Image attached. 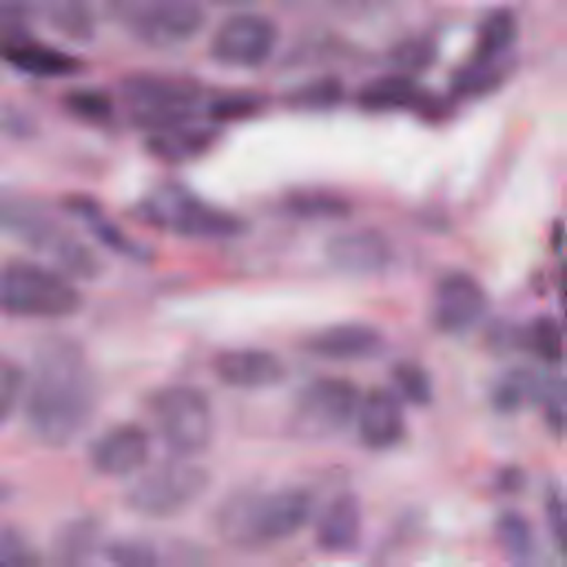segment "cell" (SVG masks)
<instances>
[{
    "mask_svg": "<svg viewBox=\"0 0 567 567\" xmlns=\"http://www.w3.org/2000/svg\"><path fill=\"white\" fill-rule=\"evenodd\" d=\"M518 29H520L518 18L512 9L507 7L489 9L476 27L472 55L467 60H474V62L505 60V55L512 51V47L518 40Z\"/></svg>",
    "mask_w": 567,
    "mask_h": 567,
    "instance_id": "cb8c5ba5",
    "label": "cell"
},
{
    "mask_svg": "<svg viewBox=\"0 0 567 567\" xmlns=\"http://www.w3.org/2000/svg\"><path fill=\"white\" fill-rule=\"evenodd\" d=\"M545 523L554 547L567 556V498L556 483H549L543 494Z\"/></svg>",
    "mask_w": 567,
    "mask_h": 567,
    "instance_id": "f35d334b",
    "label": "cell"
},
{
    "mask_svg": "<svg viewBox=\"0 0 567 567\" xmlns=\"http://www.w3.org/2000/svg\"><path fill=\"white\" fill-rule=\"evenodd\" d=\"M38 16L64 40L89 44L97 33L93 0H35Z\"/></svg>",
    "mask_w": 567,
    "mask_h": 567,
    "instance_id": "603a6c76",
    "label": "cell"
},
{
    "mask_svg": "<svg viewBox=\"0 0 567 567\" xmlns=\"http://www.w3.org/2000/svg\"><path fill=\"white\" fill-rule=\"evenodd\" d=\"M97 545V525L93 520H73L58 538V565L60 567H86Z\"/></svg>",
    "mask_w": 567,
    "mask_h": 567,
    "instance_id": "e575fe53",
    "label": "cell"
},
{
    "mask_svg": "<svg viewBox=\"0 0 567 567\" xmlns=\"http://www.w3.org/2000/svg\"><path fill=\"white\" fill-rule=\"evenodd\" d=\"M266 95L257 91H226L217 93L204 104L206 120L221 126L230 122H241L259 115L266 109Z\"/></svg>",
    "mask_w": 567,
    "mask_h": 567,
    "instance_id": "1f68e13d",
    "label": "cell"
},
{
    "mask_svg": "<svg viewBox=\"0 0 567 567\" xmlns=\"http://www.w3.org/2000/svg\"><path fill=\"white\" fill-rule=\"evenodd\" d=\"M284 9L308 16H328V18H357L370 11H377L392 0H277Z\"/></svg>",
    "mask_w": 567,
    "mask_h": 567,
    "instance_id": "d590c367",
    "label": "cell"
},
{
    "mask_svg": "<svg viewBox=\"0 0 567 567\" xmlns=\"http://www.w3.org/2000/svg\"><path fill=\"white\" fill-rule=\"evenodd\" d=\"M536 405L540 408L545 427L558 439L567 436V379L563 374L540 377Z\"/></svg>",
    "mask_w": 567,
    "mask_h": 567,
    "instance_id": "836d02e7",
    "label": "cell"
},
{
    "mask_svg": "<svg viewBox=\"0 0 567 567\" xmlns=\"http://www.w3.org/2000/svg\"><path fill=\"white\" fill-rule=\"evenodd\" d=\"M64 113L86 126L109 128L115 122V100L97 86H75L60 100Z\"/></svg>",
    "mask_w": 567,
    "mask_h": 567,
    "instance_id": "f546056e",
    "label": "cell"
},
{
    "mask_svg": "<svg viewBox=\"0 0 567 567\" xmlns=\"http://www.w3.org/2000/svg\"><path fill=\"white\" fill-rule=\"evenodd\" d=\"M357 436L370 452L396 447L408 432L403 401L390 388H370L357 410Z\"/></svg>",
    "mask_w": 567,
    "mask_h": 567,
    "instance_id": "5bb4252c",
    "label": "cell"
},
{
    "mask_svg": "<svg viewBox=\"0 0 567 567\" xmlns=\"http://www.w3.org/2000/svg\"><path fill=\"white\" fill-rule=\"evenodd\" d=\"M496 489L503 494H516L525 485V474L520 467H503L496 476Z\"/></svg>",
    "mask_w": 567,
    "mask_h": 567,
    "instance_id": "7bdbcfd3",
    "label": "cell"
},
{
    "mask_svg": "<svg viewBox=\"0 0 567 567\" xmlns=\"http://www.w3.org/2000/svg\"><path fill=\"white\" fill-rule=\"evenodd\" d=\"M492 536L501 554L514 567H529L536 556V534L529 518L516 509H503L492 525Z\"/></svg>",
    "mask_w": 567,
    "mask_h": 567,
    "instance_id": "d4e9b609",
    "label": "cell"
},
{
    "mask_svg": "<svg viewBox=\"0 0 567 567\" xmlns=\"http://www.w3.org/2000/svg\"><path fill=\"white\" fill-rule=\"evenodd\" d=\"M540 377L527 368H509L489 388V403L498 414H516L536 403Z\"/></svg>",
    "mask_w": 567,
    "mask_h": 567,
    "instance_id": "83f0119b",
    "label": "cell"
},
{
    "mask_svg": "<svg viewBox=\"0 0 567 567\" xmlns=\"http://www.w3.org/2000/svg\"><path fill=\"white\" fill-rule=\"evenodd\" d=\"M111 22L153 49L182 47L199 35L206 11L197 0H100Z\"/></svg>",
    "mask_w": 567,
    "mask_h": 567,
    "instance_id": "8992f818",
    "label": "cell"
},
{
    "mask_svg": "<svg viewBox=\"0 0 567 567\" xmlns=\"http://www.w3.org/2000/svg\"><path fill=\"white\" fill-rule=\"evenodd\" d=\"M219 140V126L213 122H184L171 128L146 133L144 148L162 164L179 166L204 157Z\"/></svg>",
    "mask_w": 567,
    "mask_h": 567,
    "instance_id": "ffe728a7",
    "label": "cell"
},
{
    "mask_svg": "<svg viewBox=\"0 0 567 567\" xmlns=\"http://www.w3.org/2000/svg\"><path fill=\"white\" fill-rule=\"evenodd\" d=\"M563 288H565V301H567V268H565V281H563Z\"/></svg>",
    "mask_w": 567,
    "mask_h": 567,
    "instance_id": "bcb514c9",
    "label": "cell"
},
{
    "mask_svg": "<svg viewBox=\"0 0 567 567\" xmlns=\"http://www.w3.org/2000/svg\"><path fill=\"white\" fill-rule=\"evenodd\" d=\"M135 215L146 226L186 239H233L248 228L235 210L217 206L177 182L148 190L137 202Z\"/></svg>",
    "mask_w": 567,
    "mask_h": 567,
    "instance_id": "277c9868",
    "label": "cell"
},
{
    "mask_svg": "<svg viewBox=\"0 0 567 567\" xmlns=\"http://www.w3.org/2000/svg\"><path fill=\"white\" fill-rule=\"evenodd\" d=\"M210 487L206 467L173 458L146 470L126 492L131 512L146 518H171L195 505Z\"/></svg>",
    "mask_w": 567,
    "mask_h": 567,
    "instance_id": "30bf717a",
    "label": "cell"
},
{
    "mask_svg": "<svg viewBox=\"0 0 567 567\" xmlns=\"http://www.w3.org/2000/svg\"><path fill=\"white\" fill-rule=\"evenodd\" d=\"M66 208L80 217L86 228L93 233V237L104 244L106 248H111L113 252H120V255H126V257H137L142 259L146 255L144 246H140L137 241H133L115 221H111L104 210L97 206L95 199L91 197H69L66 199Z\"/></svg>",
    "mask_w": 567,
    "mask_h": 567,
    "instance_id": "484cf974",
    "label": "cell"
},
{
    "mask_svg": "<svg viewBox=\"0 0 567 567\" xmlns=\"http://www.w3.org/2000/svg\"><path fill=\"white\" fill-rule=\"evenodd\" d=\"M0 228L11 230L33 250L51 261V268L71 277H95L100 261L93 250L58 221L49 219L38 208L16 202H0Z\"/></svg>",
    "mask_w": 567,
    "mask_h": 567,
    "instance_id": "9c48e42d",
    "label": "cell"
},
{
    "mask_svg": "<svg viewBox=\"0 0 567 567\" xmlns=\"http://www.w3.org/2000/svg\"><path fill=\"white\" fill-rule=\"evenodd\" d=\"M509 69L505 62H474L467 60L450 75V97L456 102L483 100L496 93L505 80Z\"/></svg>",
    "mask_w": 567,
    "mask_h": 567,
    "instance_id": "4316f807",
    "label": "cell"
},
{
    "mask_svg": "<svg viewBox=\"0 0 567 567\" xmlns=\"http://www.w3.org/2000/svg\"><path fill=\"white\" fill-rule=\"evenodd\" d=\"M487 308L489 297L483 284L472 272L450 270L434 284L430 321L441 334L456 337L472 330Z\"/></svg>",
    "mask_w": 567,
    "mask_h": 567,
    "instance_id": "7c38bea8",
    "label": "cell"
},
{
    "mask_svg": "<svg viewBox=\"0 0 567 567\" xmlns=\"http://www.w3.org/2000/svg\"><path fill=\"white\" fill-rule=\"evenodd\" d=\"M120 104L131 126L155 133L197 120L204 86L182 73L135 71L120 80Z\"/></svg>",
    "mask_w": 567,
    "mask_h": 567,
    "instance_id": "3957f363",
    "label": "cell"
},
{
    "mask_svg": "<svg viewBox=\"0 0 567 567\" xmlns=\"http://www.w3.org/2000/svg\"><path fill=\"white\" fill-rule=\"evenodd\" d=\"M82 295L60 270L29 259L0 261V312L20 319H66Z\"/></svg>",
    "mask_w": 567,
    "mask_h": 567,
    "instance_id": "5b68a950",
    "label": "cell"
},
{
    "mask_svg": "<svg viewBox=\"0 0 567 567\" xmlns=\"http://www.w3.org/2000/svg\"><path fill=\"white\" fill-rule=\"evenodd\" d=\"M113 567H164L159 549L144 538H117L106 547Z\"/></svg>",
    "mask_w": 567,
    "mask_h": 567,
    "instance_id": "74e56055",
    "label": "cell"
},
{
    "mask_svg": "<svg viewBox=\"0 0 567 567\" xmlns=\"http://www.w3.org/2000/svg\"><path fill=\"white\" fill-rule=\"evenodd\" d=\"M35 18V0H0V42L31 33Z\"/></svg>",
    "mask_w": 567,
    "mask_h": 567,
    "instance_id": "60d3db41",
    "label": "cell"
},
{
    "mask_svg": "<svg viewBox=\"0 0 567 567\" xmlns=\"http://www.w3.org/2000/svg\"><path fill=\"white\" fill-rule=\"evenodd\" d=\"M392 392L414 408H427L434 401V383L430 372L412 359H401L390 370Z\"/></svg>",
    "mask_w": 567,
    "mask_h": 567,
    "instance_id": "d6a6232c",
    "label": "cell"
},
{
    "mask_svg": "<svg viewBox=\"0 0 567 567\" xmlns=\"http://www.w3.org/2000/svg\"><path fill=\"white\" fill-rule=\"evenodd\" d=\"M312 509L315 498L306 487L239 489L219 503L213 523L228 545L255 551L297 536Z\"/></svg>",
    "mask_w": 567,
    "mask_h": 567,
    "instance_id": "7a4b0ae2",
    "label": "cell"
},
{
    "mask_svg": "<svg viewBox=\"0 0 567 567\" xmlns=\"http://www.w3.org/2000/svg\"><path fill=\"white\" fill-rule=\"evenodd\" d=\"M199 4H213V7H244L255 0H197Z\"/></svg>",
    "mask_w": 567,
    "mask_h": 567,
    "instance_id": "ee69618b",
    "label": "cell"
},
{
    "mask_svg": "<svg viewBox=\"0 0 567 567\" xmlns=\"http://www.w3.org/2000/svg\"><path fill=\"white\" fill-rule=\"evenodd\" d=\"M0 60L13 71L38 80H64L84 71V60L31 33L0 42Z\"/></svg>",
    "mask_w": 567,
    "mask_h": 567,
    "instance_id": "2e32d148",
    "label": "cell"
},
{
    "mask_svg": "<svg viewBox=\"0 0 567 567\" xmlns=\"http://www.w3.org/2000/svg\"><path fill=\"white\" fill-rule=\"evenodd\" d=\"M4 496H7V485H2V483H0V501H2Z\"/></svg>",
    "mask_w": 567,
    "mask_h": 567,
    "instance_id": "f6af8a7d",
    "label": "cell"
},
{
    "mask_svg": "<svg viewBox=\"0 0 567 567\" xmlns=\"http://www.w3.org/2000/svg\"><path fill=\"white\" fill-rule=\"evenodd\" d=\"M383 334L365 321H339L310 332L301 348L326 361H363L383 350Z\"/></svg>",
    "mask_w": 567,
    "mask_h": 567,
    "instance_id": "ac0fdd59",
    "label": "cell"
},
{
    "mask_svg": "<svg viewBox=\"0 0 567 567\" xmlns=\"http://www.w3.org/2000/svg\"><path fill=\"white\" fill-rule=\"evenodd\" d=\"M279 24L257 11H237L224 18L210 40L208 58L226 69H259L277 51Z\"/></svg>",
    "mask_w": 567,
    "mask_h": 567,
    "instance_id": "8fae6325",
    "label": "cell"
},
{
    "mask_svg": "<svg viewBox=\"0 0 567 567\" xmlns=\"http://www.w3.org/2000/svg\"><path fill=\"white\" fill-rule=\"evenodd\" d=\"M363 532L361 498L346 489L328 501L315 523V543L323 554L341 556L359 547Z\"/></svg>",
    "mask_w": 567,
    "mask_h": 567,
    "instance_id": "d6986e66",
    "label": "cell"
},
{
    "mask_svg": "<svg viewBox=\"0 0 567 567\" xmlns=\"http://www.w3.org/2000/svg\"><path fill=\"white\" fill-rule=\"evenodd\" d=\"M346 97V84L337 75H319L306 80L284 95V104L299 113H328L334 111Z\"/></svg>",
    "mask_w": 567,
    "mask_h": 567,
    "instance_id": "f1b7e54d",
    "label": "cell"
},
{
    "mask_svg": "<svg viewBox=\"0 0 567 567\" xmlns=\"http://www.w3.org/2000/svg\"><path fill=\"white\" fill-rule=\"evenodd\" d=\"M518 346L545 363L563 359V330L551 315H536L516 332Z\"/></svg>",
    "mask_w": 567,
    "mask_h": 567,
    "instance_id": "4dcf8cb0",
    "label": "cell"
},
{
    "mask_svg": "<svg viewBox=\"0 0 567 567\" xmlns=\"http://www.w3.org/2000/svg\"><path fill=\"white\" fill-rule=\"evenodd\" d=\"M24 385V416L49 447L73 443L97 408V381L84 350L66 337L44 339Z\"/></svg>",
    "mask_w": 567,
    "mask_h": 567,
    "instance_id": "6da1fadb",
    "label": "cell"
},
{
    "mask_svg": "<svg viewBox=\"0 0 567 567\" xmlns=\"http://www.w3.org/2000/svg\"><path fill=\"white\" fill-rule=\"evenodd\" d=\"M361 388L348 377H317L295 396L290 408V432L303 441H326L343 432L361 403Z\"/></svg>",
    "mask_w": 567,
    "mask_h": 567,
    "instance_id": "ba28073f",
    "label": "cell"
},
{
    "mask_svg": "<svg viewBox=\"0 0 567 567\" xmlns=\"http://www.w3.org/2000/svg\"><path fill=\"white\" fill-rule=\"evenodd\" d=\"M425 93L427 91L416 82V78L399 71H388L363 82L354 93V104L359 111L368 115H390V113L414 115Z\"/></svg>",
    "mask_w": 567,
    "mask_h": 567,
    "instance_id": "44dd1931",
    "label": "cell"
},
{
    "mask_svg": "<svg viewBox=\"0 0 567 567\" xmlns=\"http://www.w3.org/2000/svg\"><path fill=\"white\" fill-rule=\"evenodd\" d=\"M151 454V436L137 423L109 427L91 445V465L97 474L122 478L140 472Z\"/></svg>",
    "mask_w": 567,
    "mask_h": 567,
    "instance_id": "e0dca14e",
    "label": "cell"
},
{
    "mask_svg": "<svg viewBox=\"0 0 567 567\" xmlns=\"http://www.w3.org/2000/svg\"><path fill=\"white\" fill-rule=\"evenodd\" d=\"M27 377L18 363L7 357H0V425L11 419L22 394Z\"/></svg>",
    "mask_w": 567,
    "mask_h": 567,
    "instance_id": "b9f144b4",
    "label": "cell"
},
{
    "mask_svg": "<svg viewBox=\"0 0 567 567\" xmlns=\"http://www.w3.org/2000/svg\"><path fill=\"white\" fill-rule=\"evenodd\" d=\"M148 408L164 445L179 458L197 456L213 443L215 412L199 388L164 385L153 392Z\"/></svg>",
    "mask_w": 567,
    "mask_h": 567,
    "instance_id": "52a82bcc",
    "label": "cell"
},
{
    "mask_svg": "<svg viewBox=\"0 0 567 567\" xmlns=\"http://www.w3.org/2000/svg\"><path fill=\"white\" fill-rule=\"evenodd\" d=\"M328 264L352 277H374L385 272L396 257L392 239L370 226L334 233L323 246Z\"/></svg>",
    "mask_w": 567,
    "mask_h": 567,
    "instance_id": "4fadbf2b",
    "label": "cell"
},
{
    "mask_svg": "<svg viewBox=\"0 0 567 567\" xmlns=\"http://www.w3.org/2000/svg\"><path fill=\"white\" fill-rule=\"evenodd\" d=\"M390 60L394 71L414 78V73H421L436 62V44L425 35H414L396 42L390 51Z\"/></svg>",
    "mask_w": 567,
    "mask_h": 567,
    "instance_id": "8d00e7d4",
    "label": "cell"
},
{
    "mask_svg": "<svg viewBox=\"0 0 567 567\" xmlns=\"http://www.w3.org/2000/svg\"><path fill=\"white\" fill-rule=\"evenodd\" d=\"M279 210L301 221H339L352 215V202L328 186H295L279 197Z\"/></svg>",
    "mask_w": 567,
    "mask_h": 567,
    "instance_id": "7402d4cb",
    "label": "cell"
},
{
    "mask_svg": "<svg viewBox=\"0 0 567 567\" xmlns=\"http://www.w3.org/2000/svg\"><path fill=\"white\" fill-rule=\"evenodd\" d=\"M213 374L235 390H266L286 381L284 359L264 348H228L213 357Z\"/></svg>",
    "mask_w": 567,
    "mask_h": 567,
    "instance_id": "9a60e30c",
    "label": "cell"
},
{
    "mask_svg": "<svg viewBox=\"0 0 567 567\" xmlns=\"http://www.w3.org/2000/svg\"><path fill=\"white\" fill-rule=\"evenodd\" d=\"M0 567H44V563L18 529L0 525Z\"/></svg>",
    "mask_w": 567,
    "mask_h": 567,
    "instance_id": "ab89813d",
    "label": "cell"
}]
</instances>
